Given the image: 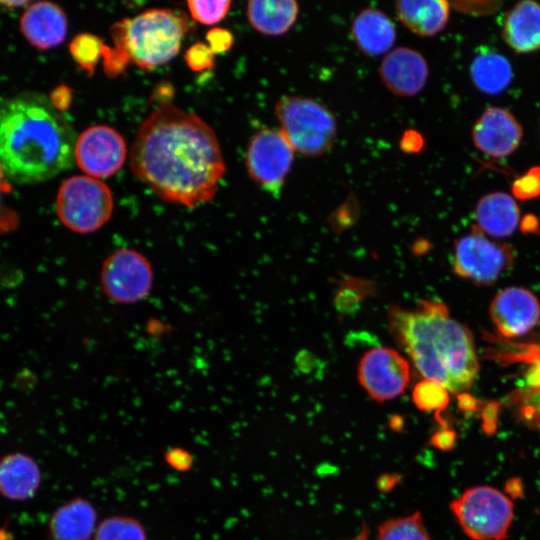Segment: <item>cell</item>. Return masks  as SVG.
Masks as SVG:
<instances>
[{"mask_svg": "<svg viewBox=\"0 0 540 540\" xmlns=\"http://www.w3.org/2000/svg\"><path fill=\"white\" fill-rule=\"evenodd\" d=\"M131 167L161 199L188 208L209 202L225 172L213 129L170 104L161 105L141 124Z\"/></svg>", "mask_w": 540, "mask_h": 540, "instance_id": "obj_1", "label": "cell"}, {"mask_svg": "<svg viewBox=\"0 0 540 540\" xmlns=\"http://www.w3.org/2000/svg\"><path fill=\"white\" fill-rule=\"evenodd\" d=\"M75 136L50 100L24 92L0 102V165L8 179L49 180L73 163Z\"/></svg>", "mask_w": 540, "mask_h": 540, "instance_id": "obj_2", "label": "cell"}, {"mask_svg": "<svg viewBox=\"0 0 540 540\" xmlns=\"http://www.w3.org/2000/svg\"><path fill=\"white\" fill-rule=\"evenodd\" d=\"M388 328L423 378L458 394L473 385L480 369L473 335L450 317L445 304L421 300L413 309L391 306Z\"/></svg>", "mask_w": 540, "mask_h": 540, "instance_id": "obj_3", "label": "cell"}, {"mask_svg": "<svg viewBox=\"0 0 540 540\" xmlns=\"http://www.w3.org/2000/svg\"><path fill=\"white\" fill-rule=\"evenodd\" d=\"M188 29V17L183 11L150 9L115 23L111 33L130 61L149 70L177 55Z\"/></svg>", "mask_w": 540, "mask_h": 540, "instance_id": "obj_4", "label": "cell"}, {"mask_svg": "<svg viewBox=\"0 0 540 540\" xmlns=\"http://www.w3.org/2000/svg\"><path fill=\"white\" fill-rule=\"evenodd\" d=\"M275 114L285 138L294 151L316 157L333 145L337 123L333 113L315 99L298 96L280 98Z\"/></svg>", "mask_w": 540, "mask_h": 540, "instance_id": "obj_5", "label": "cell"}, {"mask_svg": "<svg viewBox=\"0 0 540 540\" xmlns=\"http://www.w3.org/2000/svg\"><path fill=\"white\" fill-rule=\"evenodd\" d=\"M463 532L473 540H505L514 518L511 498L495 487L478 485L466 489L450 503Z\"/></svg>", "mask_w": 540, "mask_h": 540, "instance_id": "obj_6", "label": "cell"}, {"mask_svg": "<svg viewBox=\"0 0 540 540\" xmlns=\"http://www.w3.org/2000/svg\"><path fill=\"white\" fill-rule=\"evenodd\" d=\"M113 196L107 185L88 176H72L60 186L56 212L62 224L79 234L93 233L111 218Z\"/></svg>", "mask_w": 540, "mask_h": 540, "instance_id": "obj_7", "label": "cell"}, {"mask_svg": "<svg viewBox=\"0 0 540 540\" xmlns=\"http://www.w3.org/2000/svg\"><path fill=\"white\" fill-rule=\"evenodd\" d=\"M154 282L151 262L139 251L119 248L110 253L100 269L105 296L117 304L138 303L150 294Z\"/></svg>", "mask_w": 540, "mask_h": 540, "instance_id": "obj_8", "label": "cell"}, {"mask_svg": "<svg viewBox=\"0 0 540 540\" xmlns=\"http://www.w3.org/2000/svg\"><path fill=\"white\" fill-rule=\"evenodd\" d=\"M513 262L510 246L490 240L476 228L454 243L453 271L478 286L493 285Z\"/></svg>", "mask_w": 540, "mask_h": 540, "instance_id": "obj_9", "label": "cell"}, {"mask_svg": "<svg viewBox=\"0 0 540 540\" xmlns=\"http://www.w3.org/2000/svg\"><path fill=\"white\" fill-rule=\"evenodd\" d=\"M294 152L280 130H259L247 147L245 165L249 176L265 191L279 194L291 170Z\"/></svg>", "mask_w": 540, "mask_h": 540, "instance_id": "obj_10", "label": "cell"}, {"mask_svg": "<svg viewBox=\"0 0 540 540\" xmlns=\"http://www.w3.org/2000/svg\"><path fill=\"white\" fill-rule=\"evenodd\" d=\"M357 375L359 383L373 400L385 402L398 397L406 389L410 381V364L396 350L376 347L362 356Z\"/></svg>", "mask_w": 540, "mask_h": 540, "instance_id": "obj_11", "label": "cell"}, {"mask_svg": "<svg viewBox=\"0 0 540 540\" xmlns=\"http://www.w3.org/2000/svg\"><path fill=\"white\" fill-rule=\"evenodd\" d=\"M74 156L83 172L96 178H107L121 169L126 158V144L112 127L93 126L77 139Z\"/></svg>", "mask_w": 540, "mask_h": 540, "instance_id": "obj_12", "label": "cell"}, {"mask_svg": "<svg viewBox=\"0 0 540 540\" xmlns=\"http://www.w3.org/2000/svg\"><path fill=\"white\" fill-rule=\"evenodd\" d=\"M490 316L504 337L527 334L540 320V302L530 290L511 286L499 291L490 304Z\"/></svg>", "mask_w": 540, "mask_h": 540, "instance_id": "obj_13", "label": "cell"}, {"mask_svg": "<svg viewBox=\"0 0 540 540\" xmlns=\"http://www.w3.org/2000/svg\"><path fill=\"white\" fill-rule=\"evenodd\" d=\"M522 126L517 118L502 107H489L472 128V140L483 154L493 158L511 155L520 145Z\"/></svg>", "mask_w": 540, "mask_h": 540, "instance_id": "obj_14", "label": "cell"}, {"mask_svg": "<svg viewBox=\"0 0 540 540\" xmlns=\"http://www.w3.org/2000/svg\"><path fill=\"white\" fill-rule=\"evenodd\" d=\"M379 75L394 95L412 97L426 85L429 68L424 56L409 47H398L389 51L382 59Z\"/></svg>", "mask_w": 540, "mask_h": 540, "instance_id": "obj_15", "label": "cell"}, {"mask_svg": "<svg viewBox=\"0 0 540 540\" xmlns=\"http://www.w3.org/2000/svg\"><path fill=\"white\" fill-rule=\"evenodd\" d=\"M20 27L31 45L38 49H50L65 40L67 18L58 5L40 1L28 6L20 19Z\"/></svg>", "mask_w": 540, "mask_h": 540, "instance_id": "obj_16", "label": "cell"}, {"mask_svg": "<svg viewBox=\"0 0 540 540\" xmlns=\"http://www.w3.org/2000/svg\"><path fill=\"white\" fill-rule=\"evenodd\" d=\"M475 220V228L484 235L505 238L515 232L520 221V209L511 195L492 192L479 199Z\"/></svg>", "mask_w": 540, "mask_h": 540, "instance_id": "obj_17", "label": "cell"}, {"mask_svg": "<svg viewBox=\"0 0 540 540\" xmlns=\"http://www.w3.org/2000/svg\"><path fill=\"white\" fill-rule=\"evenodd\" d=\"M502 36L516 53L540 49V4L524 0L515 4L503 19Z\"/></svg>", "mask_w": 540, "mask_h": 540, "instance_id": "obj_18", "label": "cell"}, {"mask_svg": "<svg viewBox=\"0 0 540 540\" xmlns=\"http://www.w3.org/2000/svg\"><path fill=\"white\" fill-rule=\"evenodd\" d=\"M351 34L358 49L369 57L388 52L396 40V28L382 11L369 7L353 20Z\"/></svg>", "mask_w": 540, "mask_h": 540, "instance_id": "obj_19", "label": "cell"}, {"mask_svg": "<svg viewBox=\"0 0 540 540\" xmlns=\"http://www.w3.org/2000/svg\"><path fill=\"white\" fill-rule=\"evenodd\" d=\"M41 473L33 458L12 453L0 460V493L14 501L33 497L39 488Z\"/></svg>", "mask_w": 540, "mask_h": 540, "instance_id": "obj_20", "label": "cell"}, {"mask_svg": "<svg viewBox=\"0 0 540 540\" xmlns=\"http://www.w3.org/2000/svg\"><path fill=\"white\" fill-rule=\"evenodd\" d=\"M96 530V511L85 499L74 498L54 511L49 521L53 540H89Z\"/></svg>", "mask_w": 540, "mask_h": 540, "instance_id": "obj_21", "label": "cell"}, {"mask_svg": "<svg viewBox=\"0 0 540 540\" xmlns=\"http://www.w3.org/2000/svg\"><path fill=\"white\" fill-rule=\"evenodd\" d=\"M398 19L411 32L431 37L440 33L450 15V4L445 0H401L395 3Z\"/></svg>", "mask_w": 540, "mask_h": 540, "instance_id": "obj_22", "label": "cell"}, {"mask_svg": "<svg viewBox=\"0 0 540 540\" xmlns=\"http://www.w3.org/2000/svg\"><path fill=\"white\" fill-rule=\"evenodd\" d=\"M298 13L299 6L294 0H254L247 4V17L251 26L269 36L288 32Z\"/></svg>", "mask_w": 540, "mask_h": 540, "instance_id": "obj_23", "label": "cell"}, {"mask_svg": "<svg viewBox=\"0 0 540 540\" xmlns=\"http://www.w3.org/2000/svg\"><path fill=\"white\" fill-rule=\"evenodd\" d=\"M470 76L478 90L487 95H498L510 85L513 70L508 59L502 54L484 50L474 57Z\"/></svg>", "mask_w": 540, "mask_h": 540, "instance_id": "obj_24", "label": "cell"}, {"mask_svg": "<svg viewBox=\"0 0 540 540\" xmlns=\"http://www.w3.org/2000/svg\"><path fill=\"white\" fill-rule=\"evenodd\" d=\"M376 540H431L422 514H413L389 519L383 522L377 531Z\"/></svg>", "mask_w": 540, "mask_h": 540, "instance_id": "obj_25", "label": "cell"}, {"mask_svg": "<svg viewBox=\"0 0 540 540\" xmlns=\"http://www.w3.org/2000/svg\"><path fill=\"white\" fill-rule=\"evenodd\" d=\"M94 540H147L144 527L139 521L126 516L104 519L94 533Z\"/></svg>", "mask_w": 540, "mask_h": 540, "instance_id": "obj_26", "label": "cell"}, {"mask_svg": "<svg viewBox=\"0 0 540 540\" xmlns=\"http://www.w3.org/2000/svg\"><path fill=\"white\" fill-rule=\"evenodd\" d=\"M449 393L440 383L423 378L413 388L412 401L419 410L439 415L449 404Z\"/></svg>", "mask_w": 540, "mask_h": 540, "instance_id": "obj_27", "label": "cell"}, {"mask_svg": "<svg viewBox=\"0 0 540 540\" xmlns=\"http://www.w3.org/2000/svg\"><path fill=\"white\" fill-rule=\"evenodd\" d=\"M104 42L99 37L82 33L74 37L69 50L76 63L92 74L103 56Z\"/></svg>", "mask_w": 540, "mask_h": 540, "instance_id": "obj_28", "label": "cell"}, {"mask_svg": "<svg viewBox=\"0 0 540 540\" xmlns=\"http://www.w3.org/2000/svg\"><path fill=\"white\" fill-rule=\"evenodd\" d=\"M189 11L194 20L201 24L213 25L220 22L229 11L231 2L217 1H188Z\"/></svg>", "mask_w": 540, "mask_h": 540, "instance_id": "obj_29", "label": "cell"}, {"mask_svg": "<svg viewBox=\"0 0 540 540\" xmlns=\"http://www.w3.org/2000/svg\"><path fill=\"white\" fill-rule=\"evenodd\" d=\"M513 196L522 201L540 196V167H531L524 175L518 177L511 187Z\"/></svg>", "mask_w": 540, "mask_h": 540, "instance_id": "obj_30", "label": "cell"}, {"mask_svg": "<svg viewBox=\"0 0 540 540\" xmlns=\"http://www.w3.org/2000/svg\"><path fill=\"white\" fill-rule=\"evenodd\" d=\"M7 177L0 165V235L14 231L19 225L17 212L6 204L4 195L11 189Z\"/></svg>", "mask_w": 540, "mask_h": 540, "instance_id": "obj_31", "label": "cell"}, {"mask_svg": "<svg viewBox=\"0 0 540 540\" xmlns=\"http://www.w3.org/2000/svg\"><path fill=\"white\" fill-rule=\"evenodd\" d=\"M185 60L190 69L199 72L213 66L214 53L208 45L199 42L188 48Z\"/></svg>", "mask_w": 540, "mask_h": 540, "instance_id": "obj_32", "label": "cell"}, {"mask_svg": "<svg viewBox=\"0 0 540 540\" xmlns=\"http://www.w3.org/2000/svg\"><path fill=\"white\" fill-rule=\"evenodd\" d=\"M206 38L213 53H222L229 50L234 42L233 34L222 28L210 30Z\"/></svg>", "mask_w": 540, "mask_h": 540, "instance_id": "obj_33", "label": "cell"}, {"mask_svg": "<svg viewBox=\"0 0 540 540\" xmlns=\"http://www.w3.org/2000/svg\"><path fill=\"white\" fill-rule=\"evenodd\" d=\"M456 442V433L452 429L443 427L437 430L430 438V445L441 451L451 450Z\"/></svg>", "mask_w": 540, "mask_h": 540, "instance_id": "obj_34", "label": "cell"}, {"mask_svg": "<svg viewBox=\"0 0 540 540\" xmlns=\"http://www.w3.org/2000/svg\"><path fill=\"white\" fill-rule=\"evenodd\" d=\"M399 146L405 153H419L424 146V139L418 131L409 129L403 133Z\"/></svg>", "mask_w": 540, "mask_h": 540, "instance_id": "obj_35", "label": "cell"}, {"mask_svg": "<svg viewBox=\"0 0 540 540\" xmlns=\"http://www.w3.org/2000/svg\"><path fill=\"white\" fill-rule=\"evenodd\" d=\"M71 99L72 94L70 88L61 85L51 92V97L49 100L59 112H62L69 107Z\"/></svg>", "mask_w": 540, "mask_h": 540, "instance_id": "obj_36", "label": "cell"}, {"mask_svg": "<svg viewBox=\"0 0 540 540\" xmlns=\"http://www.w3.org/2000/svg\"><path fill=\"white\" fill-rule=\"evenodd\" d=\"M497 410L492 407L484 412L483 428L486 433H493L496 427Z\"/></svg>", "mask_w": 540, "mask_h": 540, "instance_id": "obj_37", "label": "cell"}, {"mask_svg": "<svg viewBox=\"0 0 540 540\" xmlns=\"http://www.w3.org/2000/svg\"><path fill=\"white\" fill-rule=\"evenodd\" d=\"M522 484L518 479H510L506 483V491L508 496L518 497L522 494Z\"/></svg>", "mask_w": 540, "mask_h": 540, "instance_id": "obj_38", "label": "cell"}, {"mask_svg": "<svg viewBox=\"0 0 540 540\" xmlns=\"http://www.w3.org/2000/svg\"><path fill=\"white\" fill-rule=\"evenodd\" d=\"M30 2L27 1H0V5L5 6L6 8H17L19 6L29 5Z\"/></svg>", "mask_w": 540, "mask_h": 540, "instance_id": "obj_39", "label": "cell"}]
</instances>
